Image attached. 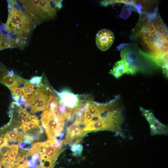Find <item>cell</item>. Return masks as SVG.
I'll list each match as a JSON object with an SVG mask.
<instances>
[{"instance_id": "cell-21", "label": "cell", "mask_w": 168, "mask_h": 168, "mask_svg": "<svg viewBox=\"0 0 168 168\" xmlns=\"http://www.w3.org/2000/svg\"><path fill=\"white\" fill-rule=\"evenodd\" d=\"M0 168H2V167L0 166Z\"/></svg>"}, {"instance_id": "cell-13", "label": "cell", "mask_w": 168, "mask_h": 168, "mask_svg": "<svg viewBox=\"0 0 168 168\" xmlns=\"http://www.w3.org/2000/svg\"><path fill=\"white\" fill-rule=\"evenodd\" d=\"M8 33L4 34L0 28V50L3 49L11 48L8 38Z\"/></svg>"}, {"instance_id": "cell-2", "label": "cell", "mask_w": 168, "mask_h": 168, "mask_svg": "<svg viewBox=\"0 0 168 168\" xmlns=\"http://www.w3.org/2000/svg\"><path fill=\"white\" fill-rule=\"evenodd\" d=\"M8 15L4 28L12 36L28 38L35 24L25 12L8 6Z\"/></svg>"}, {"instance_id": "cell-6", "label": "cell", "mask_w": 168, "mask_h": 168, "mask_svg": "<svg viewBox=\"0 0 168 168\" xmlns=\"http://www.w3.org/2000/svg\"><path fill=\"white\" fill-rule=\"evenodd\" d=\"M114 39V34L111 31L106 29L101 30L99 31L96 35V45L100 50L106 51L112 45Z\"/></svg>"}, {"instance_id": "cell-12", "label": "cell", "mask_w": 168, "mask_h": 168, "mask_svg": "<svg viewBox=\"0 0 168 168\" xmlns=\"http://www.w3.org/2000/svg\"><path fill=\"white\" fill-rule=\"evenodd\" d=\"M23 84V86L21 87L23 96L26 99L30 98L34 95L35 91L34 85L27 80Z\"/></svg>"}, {"instance_id": "cell-8", "label": "cell", "mask_w": 168, "mask_h": 168, "mask_svg": "<svg viewBox=\"0 0 168 168\" xmlns=\"http://www.w3.org/2000/svg\"><path fill=\"white\" fill-rule=\"evenodd\" d=\"M55 91L59 97V101L65 105L73 108L78 104L79 99L77 95L67 91L60 92Z\"/></svg>"}, {"instance_id": "cell-3", "label": "cell", "mask_w": 168, "mask_h": 168, "mask_svg": "<svg viewBox=\"0 0 168 168\" xmlns=\"http://www.w3.org/2000/svg\"><path fill=\"white\" fill-rule=\"evenodd\" d=\"M55 96L49 87L40 83L37 86L34 95L26 99L25 107L29 108L33 113L48 110Z\"/></svg>"}, {"instance_id": "cell-7", "label": "cell", "mask_w": 168, "mask_h": 168, "mask_svg": "<svg viewBox=\"0 0 168 168\" xmlns=\"http://www.w3.org/2000/svg\"><path fill=\"white\" fill-rule=\"evenodd\" d=\"M84 132L79 124L74 122L68 128L66 135L63 142L64 145L70 141L72 145L78 143L81 140Z\"/></svg>"}, {"instance_id": "cell-4", "label": "cell", "mask_w": 168, "mask_h": 168, "mask_svg": "<svg viewBox=\"0 0 168 168\" xmlns=\"http://www.w3.org/2000/svg\"><path fill=\"white\" fill-rule=\"evenodd\" d=\"M40 120L48 139H54L60 136L57 119L50 109L44 110L42 112Z\"/></svg>"}, {"instance_id": "cell-19", "label": "cell", "mask_w": 168, "mask_h": 168, "mask_svg": "<svg viewBox=\"0 0 168 168\" xmlns=\"http://www.w3.org/2000/svg\"><path fill=\"white\" fill-rule=\"evenodd\" d=\"M42 79V77L41 76H35L32 78L29 82L30 83L37 86L41 83Z\"/></svg>"}, {"instance_id": "cell-18", "label": "cell", "mask_w": 168, "mask_h": 168, "mask_svg": "<svg viewBox=\"0 0 168 168\" xmlns=\"http://www.w3.org/2000/svg\"><path fill=\"white\" fill-rule=\"evenodd\" d=\"M93 117L91 114L89 113L87 107L85 110V117L84 124L85 125H86L91 121Z\"/></svg>"}, {"instance_id": "cell-9", "label": "cell", "mask_w": 168, "mask_h": 168, "mask_svg": "<svg viewBox=\"0 0 168 168\" xmlns=\"http://www.w3.org/2000/svg\"><path fill=\"white\" fill-rule=\"evenodd\" d=\"M26 80L15 74L13 72L10 71L0 80V82L9 88L12 87L18 86Z\"/></svg>"}, {"instance_id": "cell-20", "label": "cell", "mask_w": 168, "mask_h": 168, "mask_svg": "<svg viewBox=\"0 0 168 168\" xmlns=\"http://www.w3.org/2000/svg\"><path fill=\"white\" fill-rule=\"evenodd\" d=\"M27 161H28L26 160L21 164L19 166L14 167V168H28L29 166L26 164V162Z\"/></svg>"}, {"instance_id": "cell-11", "label": "cell", "mask_w": 168, "mask_h": 168, "mask_svg": "<svg viewBox=\"0 0 168 168\" xmlns=\"http://www.w3.org/2000/svg\"><path fill=\"white\" fill-rule=\"evenodd\" d=\"M101 130H110L109 127L105 122L96 119L89 123L83 129L84 132L86 133Z\"/></svg>"}, {"instance_id": "cell-17", "label": "cell", "mask_w": 168, "mask_h": 168, "mask_svg": "<svg viewBox=\"0 0 168 168\" xmlns=\"http://www.w3.org/2000/svg\"><path fill=\"white\" fill-rule=\"evenodd\" d=\"M73 110V108L66 106L65 110L62 112L65 119H70Z\"/></svg>"}, {"instance_id": "cell-15", "label": "cell", "mask_w": 168, "mask_h": 168, "mask_svg": "<svg viewBox=\"0 0 168 168\" xmlns=\"http://www.w3.org/2000/svg\"><path fill=\"white\" fill-rule=\"evenodd\" d=\"M85 110V109L79 111L75 114L76 117L75 122L78 124H82L84 123Z\"/></svg>"}, {"instance_id": "cell-16", "label": "cell", "mask_w": 168, "mask_h": 168, "mask_svg": "<svg viewBox=\"0 0 168 168\" xmlns=\"http://www.w3.org/2000/svg\"><path fill=\"white\" fill-rule=\"evenodd\" d=\"M71 150L73 152L74 155L76 156L81 155L82 150V145L75 143L72 145Z\"/></svg>"}, {"instance_id": "cell-1", "label": "cell", "mask_w": 168, "mask_h": 168, "mask_svg": "<svg viewBox=\"0 0 168 168\" xmlns=\"http://www.w3.org/2000/svg\"><path fill=\"white\" fill-rule=\"evenodd\" d=\"M61 0H11L12 7L30 16L35 24L53 18L62 7Z\"/></svg>"}, {"instance_id": "cell-10", "label": "cell", "mask_w": 168, "mask_h": 168, "mask_svg": "<svg viewBox=\"0 0 168 168\" xmlns=\"http://www.w3.org/2000/svg\"><path fill=\"white\" fill-rule=\"evenodd\" d=\"M110 73L116 78H118L125 73H131L129 64L126 62L121 60L116 62Z\"/></svg>"}, {"instance_id": "cell-5", "label": "cell", "mask_w": 168, "mask_h": 168, "mask_svg": "<svg viewBox=\"0 0 168 168\" xmlns=\"http://www.w3.org/2000/svg\"><path fill=\"white\" fill-rule=\"evenodd\" d=\"M142 115L148 123L152 136L156 135H167L168 133L167 126L161 123L154 116L152 112L145 109L142 107L140 108Z\"/></svg>"}, {"instance_id": "cell-14", "label": "cell", "mask_w": 168, "mask_h": 168, "mask_svg": "<svg viewBox=\"0 0 168 168\" xmlns=\"http://www.w3.org/2000/svg\"><path fill=\"white\" fill-rule=\"evenodd\" d=\"M11 92L12 98L16 102H18L23 96L21 87L13 86L9 88Z\"/></svg>"}]
</instances>
